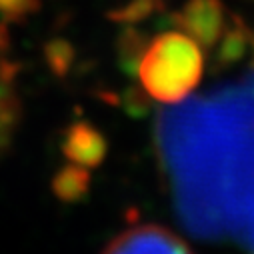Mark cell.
Instances as JSON below:
<instances>
[{"label": "cell", "mask_w": 254, "mask_h": 254, "mask_svg": "<svg viewBox=\"0 0 254 254\" xmlns=\"http://www.w3.org/2000/svg\"><path fill=\"white\" fill-rule=\"evenodd\" d=\"M176 24L202 48H212L224 34L226 14L220 0H188L176 14Z\"/></svg>", "instance_id": "obj_3"}, {"label": "cell", "mask_w": 254, "mask_h": 254, "mask_svg": "<svg viewBox=\"0 0 254 254\" xmlns=\"http://www.w3.org/2000/svg\"><path fill=\"white\" fill-rule=\"evenodd\" d=\"M250 42H252V36L248 32V28L238 18H234V24L224 32V38L218 46V54H216L218 64L220 66L234 64L236 60H240L244 56Z\"/></svg>", "instance_id": "obj_5"}, {"label": "cell", "mask_w": 254, "mask_h": 254, "mask_svg": "<svg viewBox=\"0 0 254 254\" xmlns=\"http://www.w3.org/2000/svg\"><path fill=\"white\" fill-rule=\"evenodd\" d=\"M144 36L138 34L134 28H128L122 36H120V44H118V52H120V64L126 72H138V64L140 58L144 54Z\"/></svg>", "instance_id": "obj_6"}, {"label": "cell", "mask_w": 254, "mask_h": 254, "mask_svg": "<svg viewBox=\"0 0 254 254\" xmlns=\"http://www.w3.org/2000/svg\"><path fill=\"white\" fill-rule=\"evenodd\" d=\"M8 46V32H6V26L0 24V56L4 54V48Z\"/></svg>", "instance_id": "obj_11"}, {"label": "cell", "mask_w": 254, "mask_h": 254, "mask_svg": "<svg viewBox=\"0 0 254 254\" xmlns=\"http://www.w3.org/2000/svg\"><path fill=\"white\" fill-rule=\"evenodd\" d=\"M156 4H154V0H134V2L130 4H126L124 8H116L108 14L110 20L118 22V24H136L144 18H148L152 12H154Z\"/></svg>", "instance_id": "obj_9"}, {"label": "cell", "mask_w": 254, "mask_h": 254, "mask_svg": "<svg viewBox=\"0 0 254 254\" xmlns=\"http://www.w3.org/2000/svg\"><path fill=\"white\" fill-rule=\"evenodd\" d=\"M40 8V0H0V16L8 22H20Z\"/></svg>", "instance_id": "obj_10"}, {"label": "cell", "mask_w": 254, "mask_h": 254, "mask_svg": "<svg viewBox=\"0 0 254 254\" xmlns=\"http://www.w3.org/2000/svg\"><path fill=\"white\" fill-rule=\"evenodd\" d=\"M44 58H46V64L56 76H64L74 62V48L68 40L56 38L44 46Z\"/></svg>", "instance_id": "obj_7"}, {"label": "cell", "mask_w": 254, "mask_h": 254, "mask_svg": "<svg viewBox=\"0 0 254 254\" xmlns=\"http://www.w3.org/2000/svg\"><path fill=\"white\" fill-rule=\"evenodd\" d=\"M100 254H194L184 238L160 224H134L116 234Z\"/></svg>", "instance_id": "obj_2"}, {"label": "cell", "mask_w": 254, "mask_h": 254, "mask_svg": "<svg viewBox=\"0 0 254 254\" xmlns=\"http://www.w3.org/2000/svg\"><path fill=\"white\" fill-rule=\"evenodd\" d=\"M252 46H254V38H252Z\"/></svg>", "instance_id": "obj_12"}, {"label": "cell", "mask_w": 254, "mask_h": 254, "mask_svg": "<svg viewBox=\"0 0 254 254\" xmlns=\"http://www.w3.org/2000/svg\"><path fill=\"white\" fill-rule=\"evenodd\" d=\"M62 150L80 166L94 168L104 160L108 144L100 130H96L92 124L84 120H78L68 126L64 140H62Z\"/></svg>", "instance_id": "obj_4"}, {"label": "cell", "mask_w": 254, "mask_h": 254, "mask_svg": "<svg viewBox=\"0 0 254 254\" xmlns=\"http://www.w3.org/2000/svg\"><path fill=\"white\" fill-rule=\"evenodd\" d=\"M202 66V50L192 38L184 32H164L146 46L138 76L152 98L176 104L198 86Z\"/></svg>", "instance_id": "obj_1"}, {"label": "cell", "mask_w": 254, "mask_h": 254, "mask_svg": "<svg viewBox=\"0 0 254 254\" xmlns=\"http://www.w3.org/2000/svg\"><path fill=\"white\" fill-rule=\"evenodd\" d=\"M86 182H88V174L84 172V168H76V166H68L66 170H62L56 180H54V188L60 196H66V198H72V196H78L84 192L86 188Z\"/></svg>", "instance_id": "obj_8"}]
</instances>
